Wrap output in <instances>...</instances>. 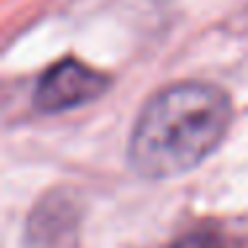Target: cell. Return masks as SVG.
Returning <instances> with one entry per match:
<instances>
[{"label":"cell","mask_w":248,"mask_h":248,"mask_svg":"<svg viewBox=\"0 0 248 248\" xmlns=\"http://www.w3.org/2000/svg\"><path fill=\"white\" fill-rule=\"evenodd\" d=\"M109 88V78L78 59H62L38 80L35 107L40 112H62L99 99Z\"/></svg>","instance_id":"2"},{"label":"cell","mask_w":248,"mask_h":248,"mask_svg":"<svg viewBox=\"0 0 248 248\" xmlns=\"http://www.w3.org/2000/svg\"><path fill=\"white\" fill-rule=\"evenodd\" d=\"M232 102L211 83H176L144 104L131 134V166L147 179H168L198 168L224 141Z\"/></svg>","instance_id":"1"},{"label":"cell","mask_w":248,"mask_h":248,"mask_svg":"<svg viewBox=\"0 0 248 248\" xmlns=\"http://www.w3.org/2000/svg\"><path fill=\"white\" fill-rule=\"evenodd\" d=\"M173 248H224V246L208 232H192V235H184L182 240H176Z\"/></svg>","instance_id":"3"}]
</instances>
